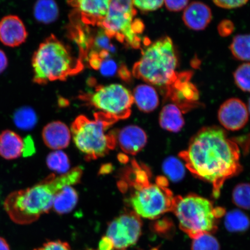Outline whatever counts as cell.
<instances>
[{"label":"cell","instance_id":"7","mask_svg":"<svg viewBox=\"0 0 250 250\" xmlns=\"http://www.w3.org/2000/svg\"><path fill=\"white\" fill-rule=\"evenodd\" d=\"M117 121L101 112L95 114L94 120L81 115L74 121L71 131L74 142L87 160L103 157L115 148L116 137L107 130Z\"/></svg>","mask_w":250,"mask_h":250},{"label":"cell","instance_id":"35","mask_svg":"<svg viewBox=\"0 0 250 250\" xmlns=\"http://www.w3.org/2000/svg\"><path fill=\"white\" fill-rule=\"evenodd\" d=\"M234 29V24L232 21L224 20L218 24V31L221 37H226L233 33Z\"/></svg>","mask_w":250,"mask_h":250},{"label":"cell","instance_id":"11","mask_svg":"<svg viewBox=\"0 0 250 250\" xmlns=\"http://www.w3.org/2000/svg\"><path fill=\"white\" fill-rule=\"evenodd\" d=\"M218 120L226 129L237 131L246 126L249 121L248 107L241 100L231 98L221 105Z\"/></svg>","mask_w":250,"mask_h":250},{"label":"cell","instance_id":"20","mask_svg":"<svg viewBox=\"0 0 250 250\" xmlns=\"http://www.w3.org/2000/svg\"><path fill=\"white\" fill-rule=\"evenodd\" d=\"M78 201L76 190L71 186L62 189L55 196L52 208L59 214L68 213L76 207Z\"/></svg>","mask_w":250,"mask_h":250},{"label":"cell","instance_id":"10","mask_svg":"<svg viewBox=\"0 0 250 250\" xmlns=\"http://www.w3.org/2000/svg\"><path fill=\"white\" fill-rule=\"evenodd\" d=\"M142 222L133 211L125 212L109 224L106 236L115 250H126L135 245L142 234Z\"/></svg>","mask_w":250,"mask_h":250},{"label":"cell","instance_id":"17","mask_svg":"<svg viewBox=\"0 0 250 250\" xmlns=\"http://www.w3.org/2000/svg\"><path fill=\"white\" fill-rule=\"evenodd\" d=\"M24 140L14 131L5 130L0 134V156L13 160L23 154Z\"/></svg>","mask_w":250,"mask_h":250},{"label":"cell","instance_id":"27","mask_svg":"<svg viewBox=\"0 0 250 250\" xmlns=\"http://www.w3.org/2000/svg\"><path fill=\"white\" fill-rule=\"evenodd\" d=\"M232 201L237 207L250 210V184L242 183L234 187Z\"/></svg>","mask_w":250,"mask_h":250},{"label":"cell","instance_id":"2","mask_svg":"<svg viewBox=\"0 0 250 250\" xmlns=\"http://www.w3.org/2000/svg\"><path fill=\"white\" fill-rule=\"evenodd\" d=\"M83 171L82 168L77 167L60 176L51 174L32 187L11 193L5 200V210L15 223H34L51 210L59 191L80 182Z\"/></svg>","mask_w":250,"mask_h":250},{"label":"cell","instance_id":"40","mask_svg":"<svg viewBox=\"0 0 250 250\" xmlns=\"http://www.w3.org/2000/svg\"><path fill=\"white\" fill-rule=\"evenodd\" d=\"M248 111L249 112H250V99H249V103H248Z\"/></svg>","mask_w":250,"mask_h":250},{"label":"cell","instance_id":"39","mask_svg":"<svg viewBox=\"0 0 250 250\" xmlns=\"http://www.w3.org/2000/svg\"><path fill=\"white\" fill-rule=\"evenodd\" d=\"M0 250H10L8 243L1 237H0Z\"/></svg>","mask_w":250,"mask_h":250},{"label":"cell","instance_id":"12","mask_svg":"<svg viewBox=\"0 0 250 250\" xmlns=\"http://www.w3.org/2000/svg\"><path fill=\"white\" fill-rule=\"evenodd\" d=\"M111 0H68L83 24L99 26L107 14Z\"/></svg>","mask_w":250,"mask_h":250},{"label":"cell","instance_id":"34","mask_svg":"<svg viewBox=\"0 0 250 250\" xmlns=\"http://www.w3.org/2000/svg\"><path fill=\"white\" fill-rule=\"evenodd\" d=\"M189 0H165L166 7L172 12H179L186 8Z\"/></svg>","mask_w":250,"mask_h":250},{"label":"cell","instance_id":"23","mask_svg":"<svg viewBox=\"0 0 250 250\" xmlns=\"http://www.w3.org/2000/svg\"><path fill=\"white\" fill-rule=\"evenodd\" d=\"M229 49L237 60L250 61V34L234 37Z\"/></svg>","mask_w":250,"mask_h":250},{"label":"cell","instance_id":"15","mask_svg":"<svg viewBox=\"0 0 250 250\" xmlns=\"http://www.w3.org/2000/svg\"><path fill=\"white\" fill-rule=\"evenodd\" d=\"M212 20L211 9L204 3L193 1L184 9L183 20L186 26L193 30H203Z\"/></svg>","mask_w":250,"mask_h":250},{"label":"cell","instance_id":"32","mask_svg":"<svg viewBox=\"0 0 250 250\" xmlns=\"http://www.w3.org/2000/svg\"><path fill=\"white\" fill-rule=\"evenodd\" d=\"M219 7L225 9H234L242 7L249 0H212Z\"/></svg>","mask_w":250,"mask_h":250},{"label":"cell","instance_id":"28","mask_svg":"<svg viewBox=\"0 0 250 250\" xmlns=\"http://www.w3.org/2000/svg\"><path fill=\"white\" fill-rule=\"evenodd\" d=\"M220 244L212 234H203L193 239L192 250H220Z\"/></svg>","mask_w":250,"mask_h":250},{"label":"cell","instance_id":"16","mask_svg":"<svg viewBox=\"0 0 250 250\" xmlns=\"http://www.w3.org/2000/svg\"><path fill=\"white\" fill-rule=\"evenodd\" d=\"M42 137L45 145L56 151L69 145L71 133L66 125L61 121H54L43 127Z\"/></svg>","mask_w":250,"mask_h":250},{"label":"cell","instance_id":"9","mask_svg":"<svg viewBox=\"0 0 250 250\" xmlns=\"http://www.w3.org/2000/svg\"><path fill=\"white\" fill-rule=\"evenodd\" d=\"M85 99L101 112L117 121L130 116L134 102L132 93L123 85L117 83L98 86Z\"/></svg>","mask_w":250,"mask_h":250},{"label":"cell","instance_id":"5","mask_svg":"<svg viewBox=\"0 0 250 250\" xmlns=\"http://www.w3.org/2000/svg\"><path fill=\"white\" fill-rule=\"evenodd\" d=\"M33 82L45 85L55 81H64L83 69L81 59L72 55L69 48L54 35L41 43L32 58Z\"/></svg>","mask_w":250,"mask_h":250},{"label":"cell","instance_id":"1","mask_svg":"<svg viewBox=\"0 0 250 250\" xmlns=\"http://www.w3.org/2000/svg\"><path fill=\"white\" fill-rule=\"evenodd\" d=\"M179 156L194 176L211 184L215 198L226 181L242 171L238 145L217 126L202 128Z\"/></svg>","mask_w":250,"mask_h":250},{"label":"cell","instance_id":"33","mask_svg":"<svg viewBox=\"0 0 250 250\" xmlns=\"http://www.w3.org/2000/svg\"><path fill=\"white\" fill-rule=\"evenodd\" d=\"M34 250H72L66 242L60 241H50L46 242L40 248Z\"/></svg>","mask_w":250,"mask_h":250},{"label":"cell","instance_id":"18","mask_svg":"<svg viewBox=\"0 0 250 250\" xmlns=\"http://www.w3.org/2000/svg\"><path fill=\"white\" fill-rule=\"evenodd\" d=\"M133 102L140 111L151 112L157 108L159 100L157 92L151 85L142 84L134 89Z\"/></svg>","mask_w":250,"mask_h":250},{"label":"cell","instance_id":"21","mask_svg":"<svg viewBox=\"0 0 250 250\" xmlns=\"http://www.w3.org/2000/svg\"><path fill=\"white\" fill-rule=\"evenodd\" d=\"M33 14L39 22L49 24L57 20L59 8L55 0H37L34 6Z\"/></svg>","mask_w":250,"mask_h":250},{"label":"cell","instance_id":"22","mask_svg":"<svg viewBox=\"0 0 250 250\" xmlns=\"http://www.w3.org/2000/svg\"><path fill=\"white\" fill-rule=\"evenodd\" d=\"M225 226L231 232H242L250 226V219L243 212L233 210L228 212L225 218Z\"/></svg>","mask_w":250,"mask_h":250},{"label":"cell","instance_id":"8","mask_svg":"<svg viewBox=\"0 0 250 250\" xmlns=\"http://www.w3.org/2000/svg\"><path fill=\"white\" fill-rule=\"evenodd\" d=\"M136 14L133 0H111L107 14L99 27L109 38L133 49L141 48L145 24Z\"/></svg>","mask_w":250,"mask_h":250},{"label":"cell","instance_id":"26","mask_svg":"<svg viewBox=\"0 0 250 250\" xmlns=\"http://www.w3.org/2000/svg\"><path fill=\"white\" fill-rule=\"evenodd\" d=\"M46 165L50 169L61 175L70 171L69 159L67 155L61 150H56L47 156Z\"/></svg>","mask_w":250,"mask_h":250},{"label":"cell","instance_id":"24","mask_svg":"<svg viewBox=\"0 0 250 250\" xmlns=\"http://www.w3.org/2000/svg\"><path fill=\"white\" fill-rule=\"evenodd\" d=\"M36 112L30 107H22L17 109L14 115V123L19 129L31 130L37 123Z\"/></svg>","mask_w":250,"mask_h":250},{"label":"cell","instance_id":"14","mask_svg":"<svg viewBox=\"0 0 250 250\" xmlns=\"http://www.w3.org/2000/svg\"><path fill=\"white\" fill-rule=\"evenodd\" d=\"M116 140L125 153L134 155L145 147L147 136L142 128L136 125H130L120 130Z\"/></svg>","mask_w":250,"mask_h":250},{"label":"cell","instance_id":"3","mask_svg":"<svg viewBox=\"0 0 250 250\" xmlns=\"http://www.w3.org/2000/svg\"><path fill=\"white\" fill-rule=\"evenodd\" d=\"M144 41L142 57L133 68V76L151 85L159 87L165 98L169 96L179 73L176 71L178 56L169 37H162L155 42Z\"/></svg>","mask_w":250,"mask_h":250},{"label":"cell","instance_id":"4","mask_svg":"<svg viewBox=\"0 0 250 250\" xmlns=\"http://www.w3.org/2000/svg\"><path fill=\"white\" fill-rule=\"evenodd\" d=\"M129 176L128 181L132 188L130 205L140 218L154 220L173 210L175 196L168 188L165 177H159L155 183H151L148 171L136 162Z\"/></svg>","mask_w":250,"mask_h":250},{"label":"cell","instance_id":"6","mask_svg":"<svg viewBox=\"0 0 250 250\" xmlns=\"http://www.w3.org/2000/svg\"><path fill=\"white\" fill-rule=\"evenodd\" d=\"M180 229L190 238L203 234H213L218 220L225 213L223 208H214L208 199L195 195L174 197L173 210Z\"/></svg>","mask_w":250,"mask_h":250},{"label":"cell","instance_id":"19","mask_svg":"<svg viewBox=\"0 0 250 250\" xmlns=\"http://www.w3.org/2000/svg\"><path fill=\"white\" fill-rule=\"evenodd\" d=\"M159 124L162 129L168 132H180L185 125L181 109L174 104L164 106L159 115Z\"/></svg>","mask_w":250,"mask_h":250},{"label":"cell","instance_id":"30","mask_svg":"<svg viewBox=\"0 0 250 250\" xmlns=\"http://www.w3.org/2000/svg\"><path fill=\"white\" fill-rule=\"evenodd\" d=\"M165 0H133L134 7L143 12L154 11L160 8Z\"/></svg>","mask_w":250,"mask_h":250},{"label":"cell","instance_id":"29","mask_svg":"<svg viewBox=\"0 0 250 250\" xmlns=\"http://www.w3.org/2000/svg\"><path fill=\"white\" fill-rule=\"evenodd\" d=\"M237 87L244 92L250 93V62L240 65L233 74Z\"/></svg>","mask_w":250,"mask_h":250},{"label":"cell","instance_id":"13","mask_svg":"<svg viewBox=\"0 0 250 250\" xmlns=\"http://www.w3.org/2000/svg\"><path fill=\"white\" fill-rule=\"evenodd\" d=\"M24 24L18 16L8 15L0 21V42L9 47L22 44L27 38Z\"/></svg>","mask_w":250,"mask_h":250},{"label":"cell","instance_id":"37","mask_svg":"<svg viewBox=\"0 0 250 250\" xmlns=\"http://www.w3.org/2000/svg\"><path fill=\"white\" fill-rule=\"evenodd\" d=\"M113 243L107 236L103 237L101 241L99 243L98 250H114Z\"/></svg>","mask_w":250,"mask_h":250},{"label":"cell","instance_id":"38","mask_svg":"<svg viewBox=\"0 0 250 250\" xmlns=\"http://www.w3.org/2000/svg\"><path fill=\"white\" fill-rule=\"evenodd\" d=\"M8 66V58L4 51L0 49V74L4 71Z\"/></svg>","mask_w":250,"mask_h":250},{"label":"cell","instance_id":"25","mask_svg":"<svg viewBox=\"0 0 250 250\" xmlns=\"http://www.w3.org/2000/svg\"><path fill=\"white\" fill-rule=\"evenodd\" d=\"M162 169L168 179L175 183L179 182L185 177V166L179 159L173 156L165 159L162 165Z\"/></svg>","mask_w":250,"mask_h":250},{"label":"cell","instance_id":"31","mask_svg":"<svg viewBox=\"0 0 250 250\" xmlns=\"http://www.w3.org/2000/svg\"><path fill=\"white\" fill-rule=\"evenodd\" d=\"M117 64L116 62L111 59L106 58L102 62L99 70L101 73L105 76H112L116 73L117 71Z\"/></svg>","mask_w":250,"mask_h":250},{"label":"cell","instance_id":"36","mask_svg":"<svg viewBox=\"0 0 250 250\" xmlns=\"http://www.w3.org/2000/svg\"><path fill=\"white\" fill-rule=\"evenodd\" d=\"M36 149L34 146L33 140L30 136H27L24 139V146L23 155L24 156L32 155L35 152Z\"/></svg>","mask_w":250,"mask_h":250}]
</instances>
